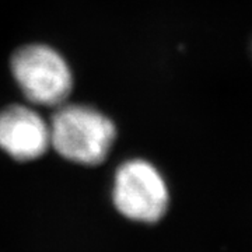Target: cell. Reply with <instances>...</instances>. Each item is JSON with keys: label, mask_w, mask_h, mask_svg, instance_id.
Returning <instances> with one entry per match:
<instances>
[{"label": "cell", "mask_w": 252, "mask_h": 252, "mask_svg": "<svg viewBox=\"0 0 252 252\" xmlns=\"http://www.w3.org/2000/svg\"><path fill=\"white\" fill-rule=\"evenodd\" d=\"M114 203L130 220L156 223L168 207L165 180L152 162L133 158L119 165L114 180Z\"/></svg>", "instance_id": "3"}, {"label": "cell", "mask_w": 252, "mask_h": 252, "mask_svg": "<svg viewBox=\"0 0 252 252\" xmlns=\"http://www.w3.org/2000/svg\"><path fill=\"white\" fill-rule=\"evenodd\" d=\"M51 146L63 158L83 165L102 162L117 137L114 122L87 105H61L49 122Z\"/></svg>", "instance_id": "1"}, {"label": "cell", "mask_w": 252, "mask_h": 252, "mask_svg": "<svg viewBox=\"0 0 252 252\" xmlns=\"http://www.w3.org/2000/svg\"><path fill=\"white\" fill-rule=\"evenodd\" d=\"M11 72L24 95L34 104L61 107L72 91L69 64L48 45L20 48L11 58Z\"/></svg>", "instance_id": "2"}, {"label": "cell", "mask_w": 252, "mask_h": 252, "mask_svg": "<svg viewBox=\"0 0 252 252\" xmlns=\"http://www.w3.org/2000/svg\"><path fill=\"white\" fill-rule=\"evenodd\" d=\"M51 146V129L34 109L11 105L0 111V149L20 161L35 160Z\"/></svg>", "instance_id": "4"}]
</instances>
